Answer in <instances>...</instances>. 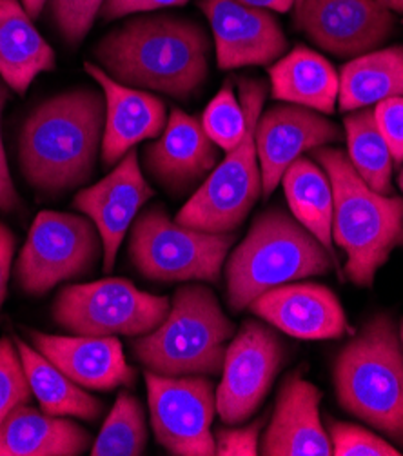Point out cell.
<instances>
[{"label": "cell", "instance_id": "cell-25", "mask_svg": "<svg viewBox=\"0 0 403 456\" xmlns=\"http://www.w3.org/2000/svg\"><path fill=\"white\" fill-rule=\"evenodd\" d=\"M403 97V48L373 50L347 62L340 71L338 106L343 113Z\"/></svg>", "mask_w": 403, "mask_h": 456}, {"label": "cell", "instance_id": "cell-7", "mask_svg": "<svg viewBox=\"0 0 403 456\" xmlns=\"http://www.w3.org/2000/svg\"><path fill=\"white\" fill-rule=\"evenodd\" d=\"M238 87L247 122L242 141L216 164L174 218L178 224L207 233H235L262 193L254 129L267 86L256 78H240Z\"/></svg>", "mask_w": 403, "mask_h": 456}, {"label": "cell", "instance_id": "cell-40", "mask_svg": "<svg viewBox=\"0 0 403 456\" xmlns=\"http://www.w3.org/2000/svg\"><path fill=\"white\" fill-rule=\"evenodd\" d=\"M46 3H48V0H22L24 10L28 12V15L31 19H36L40 15V12H42V8Z\"/></svg>", "mask_w": 403, "mask_h": 456}, {"label": "cell", "instance_id": "cell-31", "mask_svg": "<svg viewBox=\"0 0 403 456\" xmlns=\"http://www.w3.org/2000/svg\"><path fill=\"white\" fill-rule=\"evenodd\" d=\"M33 396L26 377L20 353L10 338L0 340V426L4 419L22 403H29Z\"/></svg>", "mask_w": 403, "mask_h": 456}, {"label": "cell", "instance_id": "cell-43", "mask_svg": "<svg viewBox=\"0 0 403 456\" xmlns=\"http://www.w3.org/2000/svg\"><path fill=\"white\" fill-rule=\"evenodd\" d=\"M398 184H399V188L403 191V162H401V171H399V176H398Z\"/></svg>", "mask_w": 403, "mask_h": 456}, {"label": "cell", "instance_id": "cell-17", "mask_svg": "<svg viewBox=\"0 0 403 456\" xmlns=\"http://www.w3.org/2000/svg\"><path fill=\"white\" fill-rule=\"evenodd\" d=\"M218 150L198 118L174 108L157 141L146 146L144 164L165 191L182 195L216 167Z\"/></svg>", "mask_w": 403, "mask_h": 456}, {"label": "cell", "instance_id": "cell-16", "mask_svg": "<svg viewBox=\"0 0 403 456\" xmlns=\"http://www.w3.org/2000/svg\"><path fill=\"white\" fill-rule=\"evenodd\" d=\"M153 195L155 191L142 175L134 148L125 153L108 176L75 195L73 206L97 225L106 273L113 269L124 237Z\"/></svg>", "mask_w": 403, "mask_h": 456}, {"label": "cell", "instance_id": "cell-32", "mask_svg": "<svg viewBox=\"0 0 403 456\" xmlns=\"http://www.w3.org/2000/svg\"><path fill=\"white\" fill-rule=\"evenodd\" d=\"M331 449L334 456H399V449L367 429L329 420L327 426Z\"/></svg>", "mask_w": 403, "mask_h": 456}, {"label": "cell", "instance_id": "cell-22", "mask_svg": "<svg viewBox=\"0 0 403 456\" xmlns=\"http://www.w3.org/2000/svg\"><path fill=\"white\" fill-rule=\"evenodd\" d=\"M92 435L78 424L22 403L0 426V456H77Z\"/></svg>", "mask_w": 403, "mask_h": 456}, {"label": "cell", "instance_id": "cell-21", "mask_svg": "<svg viewBox=\"0 0 403 456\" xmlns=\"http://www.w3.org/2000/svg\"><path fill=\"white\" fill-rule=\"evenodd\" d=\"M35 349L40 351L75 384L87 389L111 391L134 384V370L115 337H59L31 333Z\"/></svg>", "mask_w": 403, "mask_h": 456}, {"label": "cell", "instance_id": "cell-8", "mask_svg": "<svg viewBox=\"0 0 403 456\" xmlns=\"http://www.w3.org/2000/svg\"><path fill=\"white\" fill-rule=\"evenodd\" d=\"M235 233H207L171 220L162 208L134 218L127 253L142 277L157 282H218Z\"/></svg>", "mask_w": 403, "mask_h": 456}, {"label": "cell", "instance_id": "cell-34", "mask_svg": "<svg viewBox=\"0 0 403 456\" xmlns=\"http://www.w3.org/2000/svg\"><path fill=\"white\" fill-rule=\"evenodd\" d=\"M376 124L391 150L394 164L403 162V97L382 101L373 108Z\"/></svg>", "mask_w": 403, "mask_h": 456}, {"label": "cell", "instance_id": "cell-9", "mask_svg": "<svg viewBox=\"0 0 403 456\" xmlns=\"http://www.w3.org/2000/svg\"><path fill=\"white\" fill-rule=\"evenodd\" d=\"M169 298L134 288L125 279H104L60 289L53 302L55 322L84 337H142L169 313Z\"/></svg>", "mask_w": 403, "mask_h": 456}, {"label": "cell", "instance_id": "cell-33", "mask_svg": "<svg viewBox=\"0 0 403 456\" xmlns=\"http://www.w3.org/2000/svg\"><path fill=\"white\" fill-rule=\"evenodd\" d=\"M106 0H50L52 15L62 38L69 45H78L92 29Z\"/></svg>", "mask_w": 403, "mask_h": 456}, {"label": "cell", "instance_id": "cell-18", "mask_svg": "<svg viewBox=\"0 0 403 456\" xmlns=\"http://www.w3.org/2000/svg\"><path fill=\"white\" fill-rule=\"evenodd\" d=\"M249 309L289 337L340 338L349 330L338 297L320 284H284L256 297Z\"/></svg>", "mask_w": 403, "mask_h": 456}, {"label": "cell", "instance_id": "cell-15", "mask_svg": "<svg viewBox=\"0 0 403 456\" xmlns=\"http://www.w3.org/2000/svg\"><path fill=\"white\" fill-rule=\"evenodd\" d=\"M213 29L220 69L269 66L287 50V38L275 15L240 0H200Z\"/></svg>", "mask_w": 403, "mask_h": 456}, {"label": "cell", "instance_id": "cell-35", "mask_svg": "<svg viewBox=\"0 0 403 456\" xmlns=\"http://www.w3.org/2000/svg\"><path fill=\"white\" fill-rule=\"evenodd\" d=\"M263 420H256L247 428L240 429H218L216 454L218 456H256L260 454V429Z\"/></svg>", "mask_w": 403, "mask_h": 456}, {"label": "cell", "instance_id": "cell-27", "mask_svg": "<svg viewBox=\"0 0 403 456\" xmlns=\"http://www.w3.org/2000/svg\"><path fill=\"white\" fill-rule=\"evenodd\" d=\"M22 366L36 396L42 411L52 417H75L82 420H97L102 403L87 395L78 384L64 375L52 360L40 351L29 347L24 340H15Z\"/></svg>", "mask_w": 403, "mask_h": 456}, {"label": "cell", "instance_id": "cell-20", "mask_svg": "<svg viewBox=\"0 0 403 456\" xmlns=\"http://www.w3.org/2000/svg\"><path fill=\"white\" fill-rule=\"evenodd\" d=\"M322 393L298 375L289 377L277 400L275 415L263 436L260 454L329 456V433L320 419Z\"/></svg>", "mask_w": 403, "mask_h": 456}, {"label": "cell", "instance_id": "cell-36", "mask_svg": "<svg viewBox=\"0 0 403 456\" xmlns=\"http://www.w3.org/2000/svg\"><path fill=\"white\" fill-rule=\"evenodd\" d=\"M186 3H189V0H106L101 10V15L106 20H113L125 15H137V13L162 10V8L182 6Z\"/></svg>", "mask_w": 403, "mask_h": 456}, {"label": "cell", "instance_id": "cell-14", "mask_svg": "<svg viewBox=\"0 0 403 456\" xmlns=\"http://www.w3.org/2000/svg\"><path fill=\"white\" fill-rule=\"evenodd\" d=\"M340 141V127L318 111L294 104L269 108L254 129L263 197L277 190L287 167L303 153Z\"/></svg>", "mask_w": 403, "mask_h": 456}, {"label": "cell", "instance_id": "cell-39", "mask_svg": "<svg viewBox=\"0 0 403 456\" xmlns=\"http://www.w3.org/2000/svg\"><path fill=\"white\" fill-rule=\"evenodd\" d=\"M240 3L254 6V8H263L269 12L286 13L296 4V0H240Z\"/></svg>", "mask_w": 403, "mask_h": 456}, {"label": "cell", "instance_id": "cell-13", "mask_svg": "<svg viewBox=\"0 0 403 456\" xmlns=\"http://www.w3.org/2000/svg\"><path fill=\"white\" fill-rule=\"evenodd\" d=\"M294 6L298 29L336 57L369 53L394 29L391 10L378 0H298Z\"/></svg>", "mask_w": 403, "mask_h": 456}, {"label": "cell", "instance_id": "cell-41", "mask_svg": "<svg viewBox=\"0 0 403 456\" xmlns=\"http://www.w3.org/2000/svg\"><path fill=\"white\" fill-rule=\"evenodd\" d=\"M382 6H385L391 12H398L403 13V0H378Z\"/></svg>", "mask_w": 403, "mask_h": 456}, {"label": "cell", "instance_id": "cell-29", "mask_svg": "<svg viewBox=\"0 0 403 456\" xmlns=\"http://www.w3.org/2000/svg\"><path fill=\"white\" fill-rule=\"evenodd\" d=\"M148 444V428L142 403L127 391L118 393L93 447V456H139Z\"/></svg>", "mask_w": 403, "mask_h": 456}, {"label": "cell", "instance_id": "cell-2", "mask_svg": "<svg viewBox=\"0 0 403 456\" xmlns=\"http://www.w3.org/2000/svg\"><path fill=\"white\" fill-rule=\"evenodd\" d=\"M106 122L104 91L75 87L44 101L26 118L19 160L42 195L84 186L93 176Z\"/></svg>", "mask_w": 403, "mask_h": 456}, {"label": "cell", "instance_id": "cell-42", "mask_svg": "<svg viewBox=\"0 0 403 456\" xmlns=\"http://www.w3.org/2000/svg\"><path fill=\"white\" fill-rule=\"evenodd\" d=\"M6 104V89L0 84V113H3V108Z\"/></svg>", "mask_w": 403, "mask_h": 456}, {"label": "cell", "instance_id": "cell-12", "mask_svg": "<svg viewBox=\"0 0 403 456\" xmlns=\"http://www.w3.org/2000/svg\"><path fill=\"white\" fill-rule=\"evenodd\" d=\"M284 362V346L271 328L246 321L231 338L216 391V411L223 424L251 419L271 389Z\"/></svg>", "mask_w": 403, "mask_h": 456}, {"label": "cell", "instance_id": "cell-4", "mask_svg": "<svg viewBox=\"0 0 403 456\" xmlns=\"http://www.w3.org/2000/svg\"><path fill=\"white\" fill-rule=\"evenodd\" d=\"M329 251L282 209L258 215L228 264V302L242 311L262 293L307 277L326 275Z\"/></svg>", "mask_w": 403, "mask_h": 456}, {"label": "cell", "instance_id": "cell-1", "mask_svg": "<svg viewBox=\"0 0 403 456\" xmlns=\"http://www.w3.org/2000/svg\"><path fill=\"white\" fill-rule=\"evenodd\" d=\"M209 52L200 24L164 13L129 19L108 33L93 53L117 82L186 101L207 80Z\"/></svg>", "mask_w": 403, "mask_h": 456}, {"label": "cell", "instance_id": "cell-10", "mask_svg": "<svg viewBox=\"0 0 403 456\" xmlns=\"http://www.w3.org/2000/svg\"><path fill=\"white\" fill-rule=\"evenodd\" d=\"M101 249L97 225L87 216L40 211L17 260V282L28 295H44L92 271Z\"/></svg>", "mask_w": 403, "mask_h": 456}, {"label": "cell", "instance_id": "cell-44", "mask_svg": "<svg viewBox=\"0 0 403 456\" xmlns=\"http://www.w3.org/2000/svg\"><path fill=\"white\" fill-rule=\"evenodd\" d=\"M399 340H401V346H403V321H401V326H399Z\"/></svg>", "mask_w": 403, "mask_h": 456}, {"label": "cell", "instance_id": "cell-30", "mask_svg": "<svg viewBox=\"0 0 403 456\" xmlns=\"http://www.w3.org/2000/svg\"><path fill=\"white\" fill-rule=\"evenodd\" d=\"M202 126L209 139L223 151L237 148L246 133V111L237 99L231 82L222 86L202 115Z\"/></svg>", "mask_w": 403, "mask_h": 456}, {"label": "cell", "instance_id": "cell-26", "mask_svg": "<svg viewBox=\"0 0 403 456\" xmlns=\"http://www.w3.org/2000/svg\"><path fill=\"white\" fill-rule=\"evenodd\" d=\"M286 199L293 216L333 256V186L320 164L300 157L282 176Z\"/></svg>", "mask_w": 403, "mask_h": 456}, {"label": "cell", "instance_id": "cell-23", "mask_svg": "<svg viewBox=\"0 0 403 456\" xmlns=\"http://www.w3.org/2000/svg\"><path fill=\"white\" fill-rule=\"evenodd\" d=\"M269 80L275 101L324 115H333L336 110L340 75L326 57L305 45H298L269 66Z\"/></svg>", "mask_w": 403, "mask_h": 456}, {"label": "cell", "instance_id": "cell-37", "mask_svg": "<svg viewBox=\"0 0 403 456\" xmlns=\"http://www.w3.org/2000/svg\"><path fill=\"white\" fill-rule=\"evenodd\" d=\"M13 251H15V237L4 224H0V305L4 302L6 289H8Z\"/></svg>", "mask_w": 403, "mask_h": 456}, {"label": "cell", "instance_id": "cell-24", "mask_svg": "<svg viewBox=\"0 0 403 456\" xmlns=\"http://www.w3.org/2000/svg\"><path fill=\"white\" fill-rule=\"evenodd\" d=\"M57 57L19 0H0V77L24 95L36 75L53 71Z\"/></svg>", "mask_w": 403, "mask_h": 456}, {"label": "cell", "instance_id": "cell-11", "mask_svg": "<svg viewBox=\"0 0 403 456\" xmlns=\"http://www.w3.org/2000/svg\"><path fill=\"white\" fill-rule=\"evenodd\" d=\"M148 403L157 442L176 456H213L211 424L216 395L204 375L169 377L146 371Z\"/></svg>", "mask_w": 403, "mask_h": 456}, {"label": "cell", "instance_id": "cell-6", "mask_svg": "<svg viewBox=\"0 0 403 456\" xmlns=\"http://www.w3.org/2000/svg\"><path fill=\"white\" fill-rule=\"evenodd\" d=\"M235 326L214 293L200 284L178 288L164 322L133 344L148 371L169 377L216 375Z\"/></svg>", "mask_w": 403, "mask_h": 456}, {"label": "cell", "instance_id": "cell-5", "mask_svg": "<svg viewBox=\"0 0 403 456\" xmlns=\"http://www.w3.org/2000/svg\"><path fill=\"white\" fill-rule=\"evenodd\" d=\"M340 405L403 447V351L392 318L378 314L334 363Z\"/></svg>", "mask_w": 403, "mask_h": 456}, {"label": "cell", "instance_id": "cell-19", "mask_svg": "<svg viewBox=\"0 0 403 456\" xmlns=\"http://www.w3.org/2000/svg\"><path fill=\"white\" fill-rule=\"evenodd\" d=\"M106 99V122L102 134V162L118 164L134 146L157 139L167 124L165 104L148 91L124 86L111 78L102 68L85 62Z\"/></svg>", "mask_w": 403, "mask_h": 456}, {"label": "cell", "instance_id": "cell-3", "mask_svg": "<svg viewBox=\"0 0 403 456\" xmlns=\"http://www.w3.org/2000/svg\"><path fill=\"white\" fill-rule=\"evenodd\" d=\"M333 186V240L345 251L347 279L369 288L392 251L403 246V199L380 195L336 148L312 150Z\"/></svg>", "mask_w": 403, "mask_h": 456}, {"label": "cell", "instance_id": "cell-45", "mask_svg": "<svg viewBox=\"0 0 403 456\" xmlns=\"http://www.w3.org/2000/svg\"><path fill=\"white\" fill-rule=\"evenodd\" d=\"M296 3H298V0H296Z\"/></svg>", "mask_w": 403, "mask_h": 456}, {"label": "cell", "instance_id": "cell-38", "mask_svg": "<svg viewBox=\"0 0 403 456\" xmlns=\"http://www.w3.org/2000/svg\"><path fill=\"white\" fill-rule=\"evenodd\" d=\"M19 206V195L15 191L13 180L10 176L8 160L3 146V133H0V211H13Z\"/></svg>", "mask_w": 403, "mask_h": 456}, {"label": "cell", "instance_id": "cell-28", "mask_svg": "<svg viewBox=\"0 0 403 456\" xmlns=\"http://www.w3.org/2000/svg\"><path fill=\"white\" fill-rule=\"evenodd\" d=\"M347 136V157L366 184L380 195L392 193L394 160L376 124L375 111L362 108L343 118Z\"/></svg>", "mask_w": 403, "mask_h": 456}]
</instances>
